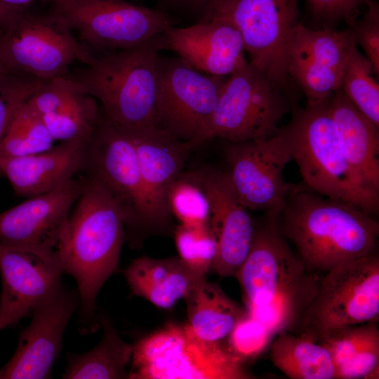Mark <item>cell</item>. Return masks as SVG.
Masks as SVG:
<instances>
[{"instance_id":"1","label":"cell","mask_w":379,"mask_h":379,"mask_svg":"<svg viewBox=\"0 0 379 379\" xmlns=\"http://www.w3.org/2000/svg\"><path fill=\"white\" fill-rule=\"evenodd\" d=\"M279 213H266L255 225L249 252L235 277L248 314L274 335L298 327L319 278L293 253L278 223Z\"/></svg>"},{"instance_id":"2","label":"cell","mask_w":379,"mask_h":379,"mask_svg":"<svg viewBox=\"0 0 379 379\" xmlns=\"http://www.w3.org/2000/svg\"><path fill=\"white\" fill-rule=\"evenodd\" d=\"M82 192L69 215L55 252L63 272L78 286L82 332L93 330L95 299L116 269L126 238L123 213L107 190L84 175Z\"/></svg>"},{"instance_id":"3","label":"cell","mask_w":379,"mask_h":379,"mask_svg":"<svg viewBox=\"0 0 379 379\" xmlns=\"http://www.w3.org/2000/svg\"><path fill=\"white\" fill-rule=\"evenodd\" d=\"M279 228L310 272L326 273L376 248L379 224L360 208L293 185Z\"/></svg>"},{"instance_id":"4","label":"cell","mask_w":379,"mask_h":379,"mask_svg":"<svg viewBox=\"0 0 379 379\" xmlns=\"http://www.w3.org/2000/svg\"><path fill=\"white\" fill-rule=\"evenodd\" d=\"M328 99L295 109L290 123L281 128L291 158L307 188L375 215L379 211V191L361 178L346 157Z\"/></svg>"},{"instance_id":"5","label":"cell","mask_w":379,"mask_h":379,"mask_svg":"<svg viewBox=\"0 0 379 379\" xmlns=\"http://www.w3.org/2000/svg\"><path fill=\"white\" fill-rule=\"evenodd\" d=\"M161 36L93 56L81 70L67 77L93 97L114 124L130 129L159 127L157 58L162 48Z\"/></svg>"},{"instance_id":"6","label":"cell","mask_w":379,"mask_h":379,"mask_svg":"<svg viewBox=\"0 0 379 379\" xmlns=\"http://www.w3.org/2000/svg\"><path fill=\"white\" fill-rule=\"evenodd\" d=\"M133 379L253 378L228 347L198 338L187 324H168L133 345Z\"/></svg>"},{"instance_id":"7","label":"cell","mask_w":379,"mask_h":379,"mask_svg":"<svg viewBox=\"0 0 379 379\" xmlns=\"http://www.w3.org/2000/svg\"><path fill=\"white\" fill-rule=\"evenodd\" d=\"M379 319V256L375 250L324 273L302 315L298 333L317 340Z\"/></svg>"},{"instance_id":"8","label":"cell","mask_w":379,"mask_h":379,"mask_svg":"<svg viewBox=\"0 0 379 379\" xmlns=\"http://www.w3.org/2000/svg\"><path fill=\"white\" fill-rule=\"evenodd\" d=\"M81 173L98 181L115 201L124 218L126 238L131 244L138 242L142 232L151 230L148 205L130 131L112 122L102 112L87 144Z\"/></svg>"},{"instance_id":"9","label":"cell","mask_w":379,"mask_h":379,"mask_svg":"<svg viewBox=\"0 0 379 379\" xmlns=\"http://www.w3.org/2000/svg\"><path fill=\"white\" fill-rule=\"evenodd\" d=\"M282 88L248 62L228 76L221 87L208 140L237 142L277 133L288 112Z\"/></svg>"},{"instance_id":"10","label":"cell","mask_w":379,"mask_h":379,"mask_svg":"<svg viewBox=\"0 0 379 379\" xmlns=\"http://www.w3.org/2000/svg\"><path fill=\"white\" fill-rule=\"evenodd\" d=\"M93 57L53 12L35 15L25 11L0 34V65L41 81L64 76L73 63L85 65Z\"/></svg>"},{"instance_id":"11","label":"cell","mask_w":379,"mask_h":379,"mask_svg":"<svg viewBox=\"0 0 379 379\" xmlns=\"http://www.w3.org/2000/svg\"><path fill=\"white\" fill-rule=\"evenodd\" d=\"M223 77L197 70L179 57L157 58L159 127L197 146L208 140Z\"/></svg>"},{"instance_id":"12","label":"cell","mask_w":379,"mask_h":379,"mask_svg":"<svg viewBox=\"0 0 379 379\" xmlns=\"http://www.w3.org/2000/svg\"><path fill=\"white\" fill-rule=\"evenodd\" d=\"M52 12L85 46L108 52L149 41L172 25L165 13L125 0H60Z\"/></svg>"},{"instance_id":"13","label":"cell","mask_w":379,"mask_h":379,"mask_svg":"<svg viewBox=\"0 0 379 379\" xmlns=\"http://www.w3.org/2000/svg\"><path fill=\"white\" fill-rule=\"evenodd\" d=\"M224 156L230 184L247 209L282 211L293 185L284 178V168L292 158L281 128L269 137L227 142Z\"/></svg>"},{"instance_id":"14","label":"cell","mask_w":379,"mask_h":379,"mask_svg":"<svg viewBox=\"0 0 379 379\" xmlns=\"http://www.w3.org/2000/svg\"><path fill=\"white\" fill-rule=\"evenodd\" d=\"M299 0H221L214 15L228 18L239 31L249 62L282 89L289 78L284 46L298 23Z\"/></svg>"},{"instance_id":"15","label":"cell","mask_w":379,"mask_h":379,"mask_svg":"<svg viewBox=\"0 0 379 379\" xmlns=\"http://www.w3.org/2000/svg\"><path fill=\"white\" fill-rule=\"evenodd\" d=\"M357 48L350 29H311L298 23L284 46L285 67L307 103L330 98L340 88L349 59Z\"/></svg>"},{"instance_id":"16","label":"cell","mask_w":379,"mask_h":379,"mask_svg":"<svg viewBox=\"0 0 379 379\" xmlns=\"http://www.w3.org/2000/svg\"><path fill=\"white\" fill-rule=\"evenodd\" d=\"M79 302L78 292L61 288L33 310L17 349L0 369V379L50 378L67 324Z\"/></svg>"},{"instance_id":"17","label":"cell","mask_w":379,"mask_h":379,"mask_svg":"<svg viewBox=\"0 0 379 379\" xmlns=\"http://www.w3.org/2000/svg\"><path fill=\"white\" fill-rule=\"evenodd\" d=\"M83 187L82 177L74 178L0 213V244L46 253L55 251Z\"/></svg>"},{"instance_id":"18","label":"cell","mask_w":379,"mask_h":379,"mask_svg":"<svg viewBox=\"0 0 379 379\" xmlns=\"http://www.w3.org/2000/svg\"><path fill=\"white\" fill-rule=\"evenodd\" d=\"M0 310L9 326L61 288L63 272L55 251L46 253L0 244Z\"/></svg>"},{"instance_id":"19","label":"cell","mask_w":379,"mask_h":379,"mask_svg":"<svg viewBox=\"0 0 379 379\" xmlns=\"http://www.w3.org/2000/svg\"><path fill=\"white\" fill-rule=\"evenodd\" d=\"M161 41L162 48L175 52L197 70L213 76H230L248 62L239 31L221 15L185 27L171 25L161 34Z\"/></svg>"},{"instance_id":"20","label":"cell","mask_w":379,"mask_h":379,"mask_svg":"<svg viewBox=\"0 0 379 379\" xmlns=\"http://www.w3.org/2000/svg\"><path fill=\"white\" fill-rule=\"evenodd\" d=\"M127 129L135 145L149 208L150 229L166 230L172 218L166 204L168 190L183 171L185 163L194 147L177 139L159 126Z\"/></svg>"},{"instance_id":"21","label":"cell","mask_w":379,"mask_h":379,"mask_svg":"<svg viewBox=\"0 0 379 379\" xmlns=\"http://www.w3.org/2000/svg\"><path fill=\"white\" fill-rule=\"evenodd\" d=\"M199 170L210 199L209 225L217 244L211 270L221 277L235 276L249 252L255 225L233 190L227 173Z\"/></svg>"},{"instance_id":"22","label":"cell","mask_w":379,"mask_h":379,"mask_svg":"<svg viewBox=\"0 0 379 379\" xmlns=\"http://www.w3.org/2000/svg\"><path fill=\"white\" fill-rule=\"evenodd\" d=\"M27 103L60 142H88L102 116L98 102L65 75L43 81Z\"/></svg>"},{"instance_id":"23","label":"cell","mask_w":379,"mask_h":379,"mask_svg":"<svg viewBox=\"0 0 379 379\" xmlns=\"http://www.w3.org/2000/svg\"><path fill=\"white\" fill-rule=\"evenodd\" d=\"M88 142H60L37 154L0 157V173L7 178L18 196L29 198L51 192L81 173Z\"/></svg>"},{"instance_id":"24","label":"cell","mask_w":379,"mask_h":379,"mask_svg":"<svg viewBox=\"0 0 379 379\" xmlns=\"http://www.w3.org/2000/svg\"><path fill=\"white\" fill-rule=\"evenodd\" d=\"M328 101L346 157L361 178L379 191V126L360 112L340 88Z\"/></svg>"},{"instance_id":"25","label":"cell","mask_w":379,"mask_h":379,"mask_svg":"<svg viewBox=\"0 0 379 379\" xmlns=\"http://www.w3.org/2000/svg\"><path fill=\"white\" fill-rule=\"evenodd\" d=\"M124 276L133 295L162 309L172 308L205 279L192 271L178 256L138 258L124 270Z\"/></svg>"},{"instance_id":"26","label":"cell","mask_w":379,"mask_h":379,"mask_svg":"<svg viewBox=\"0 0 379 379\" xmlns=\"http://www.w3.org/2000/svg\"><path fill=\"white\" fill-rule=\"evenodd\" d=\"M329 352L335 379H378L379 328L368 322L335 331L318 340Z\"/></svg>"},{"instance_id":"27","label":"cell","mask_w":379,"mask_h":379,"mask_svg":"<svg viewBox=\"0 0 379 379\" xmlns=\"http://www.w3.org/2000/svg\"><path fill=\"white\" fill-rule=\"evenodd\" d=\"M188 323L199 338L220 343L227 338L236 324L247 314L216 284L201 281L185 298Z\"/></svg>"},{"instance_id":"28","label":"cell","mask_w":379,"mask_h":379,"mask_svg":"<svg viewBox=\"0 0 379 379\" xmlns=\"http://www.w3.org/2000/svg\"><path fill=\"white\" fill-rule=\"evenodd\" d=\"M270 346L273 365L291 379H335V367L328 350L306 335L282 331Z\"/></svg>"},{"instance_id":"29","label":"cell","mask_w":379,"mask_h":379,"mask_svg":"<svg viewBox=\"0 0 379 379\" xmlns=\"http://www.w3.org/2000/svg\"><path fill=\"white\" fill-rule=\"evenodd\" d=\"M103 336L96 347L83 354H68L63 378H123L133 345L124 342L111 321L102 316Z\"/></svg>"},{"instance_id":"30","label":"cell","mask_w":379,"mask_h":379,"mask_svg":"<svg viewBox=\"0 0 379 379\" xmlns=\"http://www.w3.org/2000/svg\"><path fill=\"white\" fill-rule=\"evenodd\" d=\"M166 204L179 224L209 222L211 202L199 169L182 171L178 175L168 190Z\"/></svg>"},{"instance_id":"31","label":"cell","mask_w":379,"mask_h":379,"mask_svg":"<svg viewBox=\"0 0 379 379\" xmlns=\"http://www.w3.org/2000/svg\"><path fill=\"white\" fill-rule=\"evenodd\" d=\"M373 76L371 62L356 48L345 69L340 89L360 112L379 126V85Z\"/></svg>"},{"instance_id":"32","label":"cell","mask_w":379,"mask_h":379,"mask_svg":"<svg viewBox=\"0 0 379 379\" xmlns=\"http://www.w3.org/2000/svg\"><path fill=\"white\" fill-rule=\"evenodd\" d=\"M55 141L37 114L25 103L15 113L0 146V157H25L51 149Z\"/></svg>"},{"instance_id":"33","label":"cell","mask_w":379,"mask_h":379,"mask_svg":"<svg viewBox=\"0 0 379 379\" xmlns=\"http://www.w3.org/2000/svg\"><path fill=\"white\" fill-rule=\"evenodd\" d=\"M178 257L192 271L205 277L215 258L217 244L208 222L178 224L175 232Z\"/></svg>"},{"instance_id":"34","label":"cell","mask_w":379,"mask_h":379,"mask_svg":"<svg viewBox=\"0 0 379 379\" xmlns=\"http://www.w3.org/2000/svg\"><path fill=\"white\" fill-rule=\"evenodd\" d=\"M42 81L15 72L0 77V146L15 113L27 102Z\"/></svg>"},{"instance_id":"35","label":"cell","mask_w":379,"mask_h":379,"mask_svg":"<svg viewBox=\"0 0 379 379\" xmlns=\"http://www.w3.org/2000/svg\"><path fill=\"white\" fill-rule=\"evenodd\" d=\"M274 335L248 312L228 335V347L243 361L261 354Z\"/></svg>"},{"instance_id":"36","label":"cell","mask_w":379,"mask_h":379,"mask_svg":"<svg viewBox=\"0 0 379 379\" xmlns=\"http://www.w3.org/2000/svg\"><path fill=\"white\" fill-rule=\"evenodd\" d=\"M367 8L363 17L350 28L356 44L363 49L371 62L374 73L379 75V7L371 0H366Z\"/></svg>"},{"instance_id":"37","label":"cell","mask_w":379,"mask_h":379,"mask_svg":"<svg viewBox=\"0 0 379 379\" xmlns=\"http://www.w3.org/2000/svg\"><path fill=\"white\" fill-rule=\"evenodd\" d=\"M366 0H307L313 15L319 20L351 21L358 8Z\"/></svg>"},{"instance_id":"38","label":"cell","mask_w":379,"mask_h":379,"mask_svg":"<svg viewBox=\"0 0 379 379\" xmlns=\"http://www.w3.org/2000/svg\"><path fill=\"white\" fill-rule=\"evenodd\" d=\"M25 11L9 7L0 1V34L8 29Z\"/></svg>"},{"instance_id":"39","label":"cell","mask_w":379,"mask_h":379,"mask_svg":"<svg viewBox=\"0 0 379 379\" xmlns=\"http://www.w3.org/2000/svg\"><path fill=\"white\" fill-rule=\"evenodd\" d=\"M182 4L193 6L205 11V15L202 20H206L211 16L213 9L221 0H175Z\"/></svg>"},{"instance_id":"40","label":"cell","mask_w":379,"mask_h":379,"mask_svg":"<svg viewBox=\"0 0 379 379\" xmlns=\"http://www.w3.org/2000/svg\"><path fill=\"white\" fill-rule=\"evenodd\" d=\"M37 1H47L53 4L60 0H0L5 5L18 10H25L27 6Z\"/></svg>"},{"instance_id":"41","label":"cell","mask_w":379,"mask_h":379,"mask_svg":"<svg viewBox=\"0 0 379 379\" xmlns=\"http://www.w3.org/2000/svg\"><path fill=\"white\" fill-rule=\"evenodd\" d=\"M7 326L9 325L0 310V330Z\"/></svg>"},{"instance_id":"42","label":"cell","mask_w":379,"mask_h":379,"mask_svg":"<svg viewBox=\"0 0 379 379\" xmlns=\"http://www.w3.org/2000/svg\"><path fill=\"white\" fill-rule=\"evenodd\" d=\"M10 72L7 71L6 69H4L1 65H0V77L3 76L4 74L8 73Z\"/></svg>"}]
</instances>
